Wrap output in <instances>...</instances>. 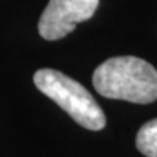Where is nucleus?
<instances>
[{
    "label": "nucleus",
    "instance_id": "4",
    "mask_svg": "<svg viewBox=\"0 0 157 157\" xmlns=\"http://www.w3.org/2000/svg\"><path fill=\"white\" fill-rule=\"evenodd\" d=\"M135 146L146 157H157V118L146 122L138 129Z\"/></svg>",
    "mask_w": 157,
    "mask_h": 157
},
{
    "label": "nucleus",
    "instance_id": "2",
    "mask_svg": "<svg viewBox=\"0 0 157 157\" xmlns=\"http://www.w3.org/2000/svg\"><path fill=\"white\" fill-rule=\"evenodd\" d=\"M34 83L45 96L56 102L74 121L90 131L103 129L105 113L83 84L52 68H41L34 74Z\"/></svg>",
    "mask_w": 157,
    "mask_h": 157
},
{
    "label": "nucleus",
    "instance_id": "3",
    "mask_svg": "<svg viewBox=\"0 0 157 157\" xmlns=\"http://www.w3.org/2000/svg\"><path fill=\"white\" fill-rule=\"evenodd\" d=\"M98 5L99 0H50L38 22L39 35L47 41L64 38L93 16Z\"/></svg>",
    "mask_w": 157,
    "mask_h": 157
},
{
    "label": "nucleus",
    "instance_id": "1",
    "mask_svg": "<svg viewBox=\"0 0 157 157\" xmlns=\"http://www.w3.org/2000/svg\"><path fill=\"white\" fill-rule=\"evenodd\" d=\"M92 80L96 92L108 99L143 105L157 99V70L138 57L109 58L96 68Z\"/></svg>",
    "mask_w": 157,
    "mask_h": 157
}]
</instances>
